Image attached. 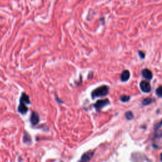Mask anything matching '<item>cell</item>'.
<instances>
[{
  "label": "cell",
  "mask_w": 162,
  "mask_h": 162,
  "mask_svg": "<svg viewBox=\"0 0 162 162\" xmlns=\"http://www.w3.org/2000/svg\"><path fill=\"white\" fill-rule=\"evenodd\" d=\"M30 121L31 124L34 125H37L39 123V115L37 112H35V111L33 112L32 114H31V116H30Z\"/></svg>",
  "instance_id": "5b68a950"
},
{
  "label": "cell",
  "mask_w": 162,
  "mask_h": 162,
  "mask_svg": "<svg viewBox=\"0 0 162 162\" xmlns=\"http://www.w3.org/2000/svg\"><path fill=\"white\" fill-rule=\"evenodd\" d=\"M152 102H153V100L151 98H146L142 101V104L144 105H150Z\"/></svg>",
  "instance_id": "9c48e42d"
},
{
  "label": "cell",
  "mask_w": 162,
  "mask_h": 162,
  "mask_svg": "<svg viewBox=\"0 0 162 162\" xmlns=\"http://www.w3.org/2000/svg\"><path fill=\"white\" fill-rule=\"evenodd\" d=\"M140 88L144 93H150L151 90L150 84L146 80L141 81L140 83Z\"/></svg>",
  "instance_id": "277c9868"
},
{
  "label": "cell",
  "mask_w": 162,
  "mask_h": 162,
  "mask_svg": "<svg viewBox=\"0 0 162 162\" xmlns=\"http://www.w3.org/2000/svg\"><path fill=\"white\" fill-rule=\"evenodd\" d=\"M139 56H140L141 58H145V53H144L143 52H142V51H139Z\"/></svg>",
  "instance_id": "4fadbf2b"
},
{
  "label": "cell",
  "mask_w": 162,
  "mask_h": 162,
  "mask_svg": "<svg viewBox=\"0 0 162 162\" xmlns=\"http://www.w3.org/2000/svg\"><path fill=\"white\" fill-rule=\"evenodd\" d=\"M109 103H110V101L108 99H105V100H101L97 101V102L94 105V106L96 109L100 110L103 108V107H105V106L108 105Z\"/></svg>",
  "instance_id": "3957f363"
},
{
  "label": "cell",
  "mask_w": 162,
  "mask_h": 162,
  "mask_svg": "<svg viewBox=\"0 0 162 162\" xmlns=\"http://www.w3.org/2000/svg\"><path fill=\"white\" fill-rule=\"evenodd\" d=\"M120 100L122 101H123V102H127L129 100H130V97L129 96H126V95H123V96H122L120 97Z\"/></svg>",
  "instance_id": "8fae6325"
},
{
  "label": "cell",
  "mask_w": 162,
  "mask_h": 162,
  "mask_svg": "<svg viewBox=\"0 0 162 162\" xmlns=\"http://www.w3.org/2000/svg\"><path fill=\"white\" fill-rule=\"evenodd\" d=\"M94 153L93 151H89L86 152L85 153H84L82 156V157H81L80 161H89L92 158V157H93Z\"/></svg>",
  "instance_id": "8992f818"
},
{
  "label": "cell",
  "mask_w": 162,
  "mask_h": 162,
  "mask_svg": "<svg viewBox=\"0 0 162 162\" xmlns=\"http://www.w3.org/2000/svg\"><path fill=\"white\" fill-rule=\"evenodd\" d=\"M160 159H161V160L162 161V153L160 155Z\"/></svg>",
  "instance_id": "9a60e30c"
},
{
  "label": "cell",
  "mask_w": 162,
  "mask_h": 162,
  "mask_svg": "<svg viewBox=\"0 0 162 162\" xmlns=\"http://www.w3.org/2000/svg\"><path fill=\"white\" fill-rule=\"evenodd\" d=\"M156 93L159 97H162V86L159 87L158 89H156Z\"/></svg>",
  "instance_id": "7c38bea8"
},
{
  "label": "cell",
  "mask_w": 162,
  "mask_h": 162,
  "mask_svg": "<svg viewBox=\"0 0 162 162\" xmlns=\"http://www.w3.org/2000/svg\"><path fill=\"white\" fill-rule=\"evenodd\" d=\"M129 77H130V72H129V70H125L123 72L122 74H121L120 79H121L122 81L125 82V81L128 80Z\"/></svg>",
  "instance_id": "ba28073f"
},
{
  "label": "cell",
  "mask_w": 162,
  "mask_h": 162,
  "mask_svg": "<svg viewBox=\"0 0 162 162\" xmlns=\"http://www.w3.org/2000/svg\"><path fill=\"white\" fill-rule=\"evenodd\" d=\"M125 115L126 119L128 120H131L132 119H133V116H134L132 112L131 111H127V113H125Z\"/></svg>",
  "instance_id": "30bf717a"
},
{
  "label": "cell",
  "mask_w": 162,
  "mask_h": 162,
  "mask_svg": "<svg viewBox=\"0 0 162 162\" xmlns=\"http://www.w3.org/2000/svg\"><path fill=\"white\" fill-rule=\"evenodd\" d=\"M108 90L109 89L107 85H102V86L94 90L91 93V96L93 98L105 96L108 93Z\"/></svg>",
  "instance_id": "7a4b0ae2"
},
{
  "label": "cell",
  "mask_w": 162,
  "mask_h": 162,
  "mask_svg": "<svg viewBox=\"0 0 162 162\" xmlns=\"http://www.w3.org/2000/svg\"><path fill=\"white\" fill-rule=\"evenodd\" d=\"M142 75L143 77L147 80H151L153 78V74L149 69H144L142 72Z\"/></svg>",
  "instance_id": "52a82bcc"
},
{
  "label": "cell",
  "mask_w": 162,
  "mask_h": 162,
  "mask_svg": "<svg viewBox=\"0 0 162 162\" xmlns=\"http://www.w3.org/2000/svg\"><path fill=\"white\" fill-rule=\"evenodd\" d=\"M161 125H162V120H161V122H160V123H159V124H158V125H156V128L157 129H158V128H160V127H161Z\"/></svg>",
  "instance_id": "5bb4252c"
},
{
  "label": "cell",
  "mask_w": 162,
  "mask_h": 162,
  "mask_svg": "<svg viewBox=\"0 0 162 162\" xmlns=\"http://www.w3.org/2000/svg\"><path fill=\"white\" fill-rule=\"evenodd\" d=\"M30 103V98L28 95H27L25 93H22L20 99V103L19 107H18V111L21 114H25L28 111V108L27 107V105H29Z\"/></svg>",
  "instance_id": "6da1fadb"
}]
</instances>
